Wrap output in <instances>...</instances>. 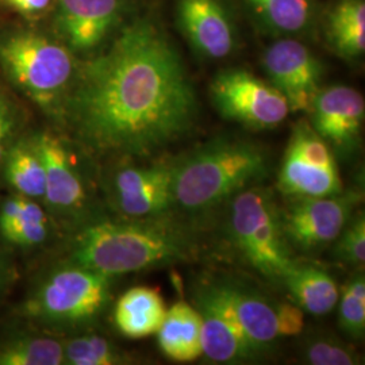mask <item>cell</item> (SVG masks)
I'll use <instances>...</instances> for the list:
<instances>
[{
	"mask_svg": "<svg viewBox=\"0 0 365 365\" xmlns=\"http://www.w3.org/2000/svg\"><path fill=\"white\" fill-rule=\"evenodd\" d=\"M197 99L182 54L149 18H137L78 66L60 122L92 155L143 157L184 137Z\"/></svg>",
	"mask_w": 365,
	"mask_h": 365,
	"instance_id": "obj_1",
	"label": "cell"
},
{
	"mask_svg": "<svg viewBox=\"0 0 365 365\" xmlns=\"http://www.w3.org/2000/svg\"><path fill=\"white\" fill-rule=\"evenodd\" d=\"M78 230L66 260L110 277L187 260L192 253L182 229L152 218L98 220Z\"/></svg>",
	"mask_w": 365,
	"mask_h": 365,
	"instance_id": "obj_2",
	"label": "cell"
},
{
	"mask_svg": "<svg viewBox=\"0 0 365 365\" xmlns=\"http://www.w3.org/2000/svg\"><path fill=\"white\" fill-rule=\"evenodd\" d=\"M267 155L248 141L207 143L175 164L172 196L185 212L209 211L267 173Z\"/></svg>",
	"mask_w": 365,
	"mask_h": 365,
	"instance_id": "obj_3",
	"label": "cell"
},
{
	"mask_svg": "<svg viewBox=\"0 0 365 365\" xmlns=\"http://www.w3.org/2000/svg\"><path fill=\"white\" fill-rule=\"evenodd\" d=\"M75 57L54 36L31 27L0 33V71L9 86L58 122L78 71Z\"/></svg>",
	"mask_w": 365,
	"mask_h": 365,
	"instance_id": "obj_4",
	"label": "cell"
},
{
	"mask_svg": "<svg viewBox=\"0 0 365 365\" xmlns=\"http://www.w3.org/2000/svg\"><path fill=\"white\" fill-rule=\"evenodd\" d=\"M114 277L66 260L42 274L16 307L30 327L61 334L90 327L111 302Z\"/></svg>",
	"mask_w": 365,
	"mask_h": 365,
	"instance_id": "obj_5",
	"label": "cell"
},
{
	"mask_svg": "<svg viewBox=\"0 0 365 365\" xmlns=\"http://www.w3.org/2000/svg\"><path fill=\"white\" fill-rule=\"evenodd\" d=\"M230 233L245 260L269 279L283 280L297 265L284 235L282 211L267 190L249 188L235 196Z\"/></svg>",
	"mask_w": 365,
	"mask_h": 365,
	"instance_id": "obj_6",
	"label": "cell"
},
{
	"mask_svg": "<svg viewBox=\"0 0 365 365\" xmlns=\"http://www.w3.org/2000/svg\"><path fill=\"white\" fill-rule=\"evenodd\" d=\"M45 167L43 206L57 225L81 227L90 222L92 188L75 145L57 131H30Z\"/></svg>",
	"mask_w": 365,
	"mask_h": 365,
	"instance_id": "obj_7",
	"label": "cell"
},
{
	"mask_svg": "<svg viewBox=\"0 0 365 365\" xmlns=\"http://www.w3.org/2000/svg\"><path fill=\"white\" fill-rule=\"evenodd\" d=\"M279 190L291 197L339 195L342 180L330 145L310 123L299 122L279 170Z\"/></svg>",
	"mask_w": 365,
	"mask_h": 365,
	"instance_id": "obj_8",
	"label": "cell"
},
{
	"mask_svg": "<svg viewBox=\"0 0 365 365\" xmlns=\"http://www.w3.org/2000/svg\"><path fill=\"white\" fill-rule=\"evenodd\" d=\"M210 92L221 115L252 129H272L289 114L286 98L271 83L244 69L218 73Z\"/></svg>",
	"mask_w": 365,
	"mask_h": 365,
	"instance_id": "obj_9",
	"label": "cell"
},
{
	"mask_svg": "<svg viewBox=\"0 0 365 365\" xmlns=\"http://www.w3.org/2000/svg\"><path fill=\"white\" fill-rule=\"evenodd\" d=\"M360 195L356 192L319 197H294L282 222L288 244L304 253L327 248L352 218Z\"/></svg>",
	"mask_w": 365,
	"mask_h": 365,
	"instance_id": "obj_10",
	"label": "cell"
},
{
	"mask_svg": "<svg viewBox=\"0 0 365 365\" xmlns=\"http://www.w3.org/2000/svg\"><path fill=\"white\" fill-rule=\"evenodd\" d=\"M53 36L76 54H93L117 31L123 0H53Z\"/></svg>",
	"mask_w": 365,
	"mask_h": 365,
	"instance_id": "obj_11",
	"label": "cell"
},
{
	"mask_svg": "<svg viewBox=\"0 0 365 365\" xmlns=\"http://www.w3.org/2000/svg\"><path fill=\"white\" fill-rule=\"evenodd\" d=\"M194 303L202 321V352L220 364L242 363L261 354L241 327L220 282L199 286Z\"/></svg>",
	"mask_w": 365,
	"mask_h": 365,
	"instance_id": "obj_12",
	"label": "cell"
},
{
	"mask_svg": "<svg viewBox=\"0 0 365 365\" xmlns=\"http://www.w3.org/2000/svg\"><path fill=\"white\" fill-rule=\"evenodd\" d=\"M262 64L289 113H309L322 80V66L313 52L297 39H280L265 51Z\"/></svg>",
	"mask_w": 365,
	"mask_h": 365,
	"instance_id": "obj_13",
	"label": "cell"
},
{
	"mask_svg": "<svg viewBox=\"0 0 365 365\" xmlns=\"http://www.w3.org/2000/svg\"><path fill=\"white\" fill-rule=\"evenodd\" d=\"M175 164L123 167L111 180V200L126 218H153L173 205L172 179Z\"/></svg>",
	"mask_w": 365,
	"mask_h": 365,
	"instance_id": "obj_14",
	"label": "cell"
},
{
	"mask_svg": "<svg viewBox=\"0 0 365 365\" xmlns=\"http://www.w3.org/2000/svg\"><path fill=\"white\" fill-rule=\"evenodd\" d=\"M312 128L327 144L349 152L357 144L365 115L364 98L348 86L319 90L309 110Z\"/></svg>",
	"mask_w": 365,
	"mask_h": 365,
	"instance_id": "obj_15",
	"label": "cell"
},
{
	"mask_svg": "<svg viewBox=\"0 0 365 365\" xmlns=\"http://www.w3.org/2000/svg\"><path fill=\"white\" fill-rule=\"evenodd\" d=\"M178 24L200 56L221 60L235 46V24L221 0H178Z\"/></svg>",
	"mask_w": 365,
	"mask_h": 365,
	"instance_id": "obj_16",
	"label": "cell"
},
{
	"mask_svg": "<svg viewBox=\"0 0 365 365\" xmlns=\"http://www.w3.org/2000/svg\"><path fill=\"white\" fill-rule=\"evenodd\" d=\"M57 226L42 202L11 192L0 200V242L10 252L43 248Z\"/></svg>",
	"mask_w": 365,
	"mask_h": 365,
	"instance_id": "obj_17",
	"label": "cell"
},
{
	"mask_svg": "<svg viewBox=\"0 0 365 365\" xmlns=\"http://www.w3.org/2000/svg\"><path fill=\"white\" fill-rule=\"evenodd\" d=\"M167 314V306L156 288L133 287L123 292L113 312L119 334L129 339L156 334Z\"/></svg>",
	"mask_w": 365,
	"mask_h": 365,
	"instance_id": "obj_18",
	"label": "cell"
},
{
	"mask_svg": "<svg viewBox=\"0 0 365 365\" xmlns=\"http://www.w3.org/2000/svg\"><path fill=\"white\" fill-rule=\"evenodd\" d=\"M156 334L160 351L173 361L188 363L203 356L200 314L185 300H179L167 309Z\"/></svg>",
	"mask_w": 365,
	"mask_h": 365,
	"instance_id": "obj_19",
	"label": "cell"
},
{
	"mask_svg": "<svg viewBox=\"0 0 365 365\" xmlns=\"http://www.w3.org/2000/svg\"><path fill=\"white\" fill-rule=\"evenodd\" d=\"M63 364L64 345L58 334L25 324L0 336V365Z\"/></svg>",
	"mask_w": 365,
	"mask_h": 365,
	"instance_id": "obj_20",
	"label": "cell"
},
{
	"mask_svg": "<svg viewBox=\"0 0 365 365\" xmlns=\"http://www.w3.org/2000/svg\"><path fill=\"white\" fill-rule=\"evenodd\" d=\"M223 292L235 309L237 318L249 339L262 353L280 339L276 303L232 283L220 282Z\"/></svg>",
	"mask_w": 365,
	"mask_h": 365,
	"instance_id": "obj_21",
	"label": "cell"
},
{
	"mask_svg": "<svg viewBox=\"0 0 365 365\" xmlns=\"http://www.w3.org/2000/svg\"><path fill=\"white\" fill-rule=\"evenodd\" d=\"M0 182L11 194L43 203L45 167L30 131H25L9 149L3 161Z\"/></svg>",
	"mask_w": 365,
	"mask_h": 365,
	"instance_id": "obj_22",
	"label": "cell"
},
{
	"mask_svg": "<svg viewBox=\"0 0 365 365\" xmlns=\"http://www.w3.org/2000/svg\"><path fill=\"white\" fill-rule=\"evenodd\" d=\"M283 282L303 312L325 315L339 303L337 283L319 268L295 265L283 277Z\"/></svg>",
	"mask_w": 365,
	"mask_h": 365,
	"instance_id": "obj_23",
	"label": "cell"
},
{
	"mask_svg": "<svg viewBox=\"0 0 365 365\" xmlns=\"http://www.w3.org/2000/svg\"><path fill=\"white\" fill-rule=\"evenodd\" d=\"M327 37L339 56L357 58L365 51L364 0H339L327 16Z\"/></svg>",
	"mask_w": 365,
	"mask_h": 365,
	"instance_id": "obj_24",
	"label": "cell"
},
{
	"mask_svg": "<svg viewBox=\"0 0 365 365\" xmlns=\"http://www.w3.org/2000/svg\"><path fill=\"white\" fill-rule=\"evenodd\" d=\"M64 364L120 365L130 363V357L114 342L95 333H81L63 339Z\"/></svg>",
	"mask_w": 365,
	"mask_h": 365,
	"instance_id": "obj_25",
	"label": "cell"
},
{
	"mask_svg": "<svg viewBox=\"0 0 365 365\" xmlns=\"http://www.w3.org/2000/svg\"><path fill=\"white\" fill-rule=\"evenodd\" d=\"M265 26L280 33H298L310 24V0H245Z\"/></svg>",
	"mask_w": 365,
	"mask_h": 365,
	"instance_id": "obj_26",
	"label": "cell"
},
{
	"mask_svg": "<svg viewBox=\"0 0 365 365\" xmlns=\"http://www.w3.org/2000/svg\"><path fill=\"white\" fill-rule=\"evenodd\" d=\"M339 300L341 330L352 339H364L365 279L363 272L356 274L344 286Z\"/></svg>",
	"mask_w": 365,
	"mask_h": 365,
	"instance_id": "obj_27",
	"label": "cell"
},
{
	"mask_svg": "<svg viewBox=\"0 0 365 365\" xmlns=\"http://www.w3.org/2000/svg\"><path fill=\"white\" fill-rule=\"evenodd\" d=\"M26 114L11 92V88L0 86V173L4 157L11 145L25 133Z\"/></svg>",
	"mask_w": 365,
	"mask_h": 365,
	"instance_id": "obj_28",
	"label": "cell"
},
{
	"mask_svg": "<svg viewBox=\"0 0 365 365\" xmlns=\"http://www.w3.org/2000/svg\"><path fill=\"white\" fill-rule=\"evenodd\" d=\"M336 255L356 268H363L365 261V218L359 212L352 217L337 237Z\"/></svg>",
	"mask_w": 365,
	"mask_h": 365,
	"instance_id": "obj_29",
	"label": "cell"
},
{
	"mask_svg": "<svg viewBox=\"0 0 365 365\" xmlns=\"http://www.w3.org/2000/svg\"><path fill=\"white\" fill-rule=\"evenodd\" d=\"M303 357L307 364L354 365L360 364V356L342 342L331 339H313L304 349Z\"/></svg>",
	"mask_w": 365,
	"mask_h": 365,
	"instance_id": "obj_30",
	"label": "cell"
},
{
	"mask_svg": "<svg viewBox=\"0 0 365 365\" xmlns=\"http://www.w3.org/2000/svg\"><path fill=\"white\" fill-rule=\"evenodd\" d=\"M276 310L280 337L299 336L304 327V312L299 306L288 302H280L276 303Z\"/></svg>",
	"mask_w": 365,
	"mask_h": 365,
	"instance_id": "obj_31",
	"label": "cell"
},
{
	"mask_svg": "<svg viewBox=\"0 0 365 365\" xmlns=\"http://www.w3.org/2000/svg\"><path fill=\"white\" fill-rule=\"evenodd\" d=\"M16 268L11 252L0 242V306L9 298L16 282Z\"/></svg>",
	"mask_w": 365,
	"mask_h": 365,
	"instance_id": "obj_32",
	"label": "cell"
},
{
	"mask_svg": "<svg viewBox=\"0 0 365 365\" xmlns=\"http://www.w3.org/2000/svg\"><path fill=\"white\" fill-rule=\"evenodd\" d=\"M10 7L27 18H37L52 9L53 0H7Z\"/></svg>",
	"mask_w": 365,
	"mask_h": 365,
	"instance_id": "obj_33",
	"label": "cell"
}]
</instances>
